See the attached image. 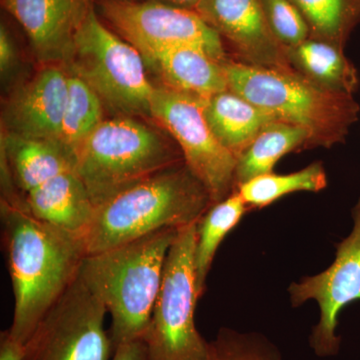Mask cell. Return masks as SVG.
Segmentation results:
<instances>
[{"mask_svg": "<svg viewBox=\"0 0 360 360\" xmlns=\"http://www.w3.org/2000/svg\"><path fill=\"white\" fill-rule=\"evenodd\" d=\"M2 243L14 295L11 335L26 343L77 279L86 257L82 239L0 200Z\"/></svg>", "mask_w": 360, "mask_h": 360, "instance_id": "1", "label": "cell"}, {"mask_svg": "<svg viewBox=\"0 0 360 360\" xmlns=\"http://www.w3.org/2000/svg\"><path fill=\"white\" fill-rule=\"evenodd\" d=\"M212 205L205 184L186 162L179 163L96 206L82 238L85 252L96 255L161 229L191 226Z\"/></svg>", "mask_w": 360, "mask_h": 360, "instance_id": "2", "label": "cell"}, {"mask_svg": "<svg viewBox=\"0 0 360 360\" xmlns=\"http://www.w3.org/2000/svg\"><path fill=\"white\" fill-rule=\"evenodd\" d=\"M179 231L161 229L84 257L79 276L111 315L113 352L123 343L143 340L162 283L168 251Z\"/></svg>", "mask_w": 360, "mask_h": 360, "instance_id": "3", "label": "cell"}, {"mask_svg": "<svg viewBox=\"0 0 360 360\" xmlns=\"http://www.w3.org/2000/svg\"><path fill=\"white\" fill-rule=\"evenodd\" d=\"M224 66L231 91L276 122L307 130L311 148L345 143L359 120L360 105L352 94L322 89L295 70L259 68L231 59Z\"/></svg>", "mask_w": 360, "mask_h": 360, "instance_id": "4", "label": "cell"}, {"mask_svg": "<svg viewBox=\"0 0 360 360\" xmlns=\"http://www.w3.org/2000/svg\"><path fill=\"white\" fill-rule=\"evenodd\" d=\"M184 162L172 136L131 116L104 120L77 151L75 172L94 205L161 170Z\"/></svg>", "mask_w": 360, "mask_h": 360, "instance_id": "5", "label": "cell"}, {"mask_svg": "<svg viewBox=\"0 0 360 360\" xmlns=\"http://www.w3.org/2000/svg\"><path fill=\"white\" fill-rule=\"evenodd\" d=\"M63 65L86 82L116 116L150 117L155 85L149 82L141 52L101 22L94 7Z\"/></svg>", "mask_w": 360, "mask_h": 360, "instance_id": "6", "label": "cell"}, {"mask_svg": "<svg viewBox=\"0 0 360 360\" xmlns=\"http://www.w3.org/2000/svg\"><path fill=\"white\" fill-rule=\"evenodd\" d=\"M196 224L180 229L168 251L165 274L143 341L149 360H206L210 341L198 330L194 312Z\"/></svg>", "mask_w": 360, "mask_h": 360, "instance_id": "7", "label": "cell"}, {"mask_svg": "<svg viewBox=\"0 0 360 360\" xmlns=\"http://www.w3.org/2000/svg\"><path fill=\"white\" fill-rule=\"evenodd\" d=\"M205 98L158 85L150 103V117L179 146L184 162L205 184L213 205L234 191L238 158L217 141L206 122Z\"/></svg>", "mask_w": 360, "mask_h": 360, "instance_id": "8", "label": "cell"}, {"mask_svg": "<svg viewBox=\"0 0 360 360\" xmlns=\"http://www.w3.org/2000/svg\"><path fill=\"white\" fill-rule=\"evenodd\" d=\"M103 302L78 276L26 341L23 360H110Z\"/></svg>", "mask_w": 360, "mask_h": 360, "instance_id": "9", "label": "cell"}, {"mask_svg": "<svg viewBox=\"0 0 360 360\" xmlns=\"http://www.w3.org/2000/svg\"><path fill=\"white\" fill-rule=\"evenodd\" d=\"M99 6L111 28L143 58L168 47L191 44L220 63L229 60L219 33L194 11L153 0H101Z\"/></svg>", "mask_w": 360, "mask_h": 360, "instance_id": "10", "label": "cell"}, {"mask_svg": "<svg viewBox=\"0 0 360 360\" xmlns=\"http://www.w3.org/2000/svg\"><path fill=\"white\" fill-rule=\"evenodd\" d=\"M354 227L336 245L335 262L321 274L305 276L288 288L291 305L300 307L314 300L321 310L319 323L312 328L309 347L321 359L340 354L341 338L338 315L350 303L360 300V198L352 210Z\"/></svg>", "mask_w": 360, "mask_h": 360, "instance_id": "11", "label": "cell"}, {"mask_svg": "<svg viewBox=\"0 0 360 360\" xmlns=\"http://www.w3.org/2000/svg\"><path fill=\"white\" fill-rule=\"evenodd\" d=\"M194 11L231 42L240 63L293 70L288 51L270 30L262 0H201Z\"/></svg>", "mask_w": 360, "mask_h": 360, "instance_id": "12", "label": "cell"}, {"mask_svg": "<svg viewBox=\"0 0 360 360\" xmlns=\"http://www.w3.org/2000/svg\"><path fill=\"white\" fill-rule=\"evenodd\" d=\"M70 75L63 65H44L15 87L2 110V132L30 139H58L68 103Z\"/></svg>", "mask_w": 360, "mask_h": 360, "instance_id": "13", "label": "cell"}, {"mask_svg": "<svg viewBox=\"0 0 360 360\" xmlns=\"http://www.w3.org/2000/svg\"><path fill=\"white\" fill-rule=\"evenodd\" d=\"M2 6L22 26L42 65H65L94 7L92 0H2Z\"/></svg>", "mask_w": 360, "mask_h": 360, "instance_id": "14", "label": "cell"}, {"mask_svg": "<svg viewBox=\"0 0 360 360\" xmlns=\"http://www.w3.org/2000/svg\"><path fill=\"white\" fill-rule=\"evenodd\" d=\"M143 59L146 68L160 77L161 85L169 89L201 98L229 89L224 63L198 45L168 47Z\"/></svg>", "mask_w": 360, "mask_h": 360, "instance_id": "15", "label": "cell"}, {"mask_svg": "<svg viewBox=\"0 0 360 360\" xmlns=\"http://www.w3.org/2000/svg\"><path fill=\"white\" fill-rule=\"evenodd\" d=\"M1 160L23 195L59 174L75 172L77 155L58 139L1 134Z\"/></svg>", "mask_w": 360, "mask_h": 360, "instance_id": "16", "label": "cell"}, {"mask_svg": "<svg viewBox=\"0 0 360 360\" xmlns=\"http://www.w3.org/2000/svg\"><path fill=\"white\" fill-rule=\"evenodd\" d=\"M33 217L82 238L94 219L96 205L75 172L53 177L25 195Z\"/></svg>", "mask_w": 360, "mask_h": 360, "instance_id": "17", "label": "cell"}, {"mask_svg": "<svg viewBox=\"0 0 360 360\" xmlns=\"http://www.w3.org/2000/svg\"><path fill=\"white\" fill-rule=\"evenodd\" d=\"M203 112L215 139L236 158L274 120L231 89L205 98Z\"/></svg>", "mask_w": 360, "mask_h": 360, "instance_id": "18", "label": "cell"}, {"mask_svg": "<svg viewBox=\"0 0 360 360\" xmlns=\"http://www.w3.org/2000/svg\"><path fill=\"white\" fill-rule=\"evenodd\" d=\"M288 56L296 72L322 89L352 96L359 90V71L335 44L309 37L288 49Z\"/></svg>", "mask_w": 360, "mask_h": 360, "instance_id": "19", "label": "cell"}, {"mask_svg": "<svg viewBox=\"0 0 360 360\" xmlns=\"http://www.w3.org/2000/svg\"><path fill=\"white\" fill-rule=\"evenodd\" d=\"M307 148H311L307 130L276 120L269 122L238 158L234 187L236 189L248 180L271 174L284 155Z\"/></svg>", "mask_w": 360, "mask_h": 360, "instance_id": "20", "label": "cell"}, {"mask_svg": "<svg viewBox=\"0 0 360 360\" xmlns=\"http://www.w3.org/2000/svg\"><path fill=\"white\" fill-rule=\"evenodd\" d=\"M248 212L240 193L234 191L229 198L210 206L196 224L194 269L200 298L205 295L206 279L219 245Z\"/></svg>", "mask_w": 360, "mask_h": 360, "instance_id": "21", "label": "cell"}, {"mask_svg": "<svg viewBox=\"0 0 360 360\" xmlns=\"http://www.w3.org/2000/svg\"><path fill=\"white\" fill-rule=\"evenodd\" d=\"M328 184L326 168L316 161L291 174L271 172L260 175L241 184L236 191L240 193L248 210H262L288 194L302 191L319 193L326 188Z\"/></svg>", "mask_w": 360, "mask_h": 360, "instance_id": "22", "label": "cell"}, {"mask_svg": "<svg viewBox=\"0 0 360 360\" xmlns=\"http://www.w3.org/2000/svg\"><path fill=\"white\" fill-rule=\"evenodd\" d=\"M309 25L310 37L345 49L360 20V0H291Z\"/></svg>", "mask_w": 360, "mask_h": 360, "instance_id": "23", "label": "cell"}, {"mask_svg": "<svg viewBox=\"0 0 360 360\" xmlns=\"http://www.w3.org/2000/svg\"><path fill=\"white\" fill-rule=\"evenodd\" d=\"M68 75V103L59 139L77 155L78 148L103 122L105 108L101 97L86 82L70 71Z\"/></svg>", "mask_w": 360, "mask_h": 360, "instance_id": "24", "label": "cell"}, {"mask_svg": "<svg viewBox=\"0 0 360 360\" xmlns=\"http://www.w3.org/2000/svg\"><path fill=\"white\" fill-rule=\"evenodd\" d=\"M206 360H283L278 347L257 331L221 328L210 341Z\"/></svg>", "mask_w": 360, "mask_h": 360, "instance_id": "25", "label": "cell"}, {"mask_svg": "<svg viewBox=\"0 0 360 360\" xmlns=\"http://www.w3.org/2000/svg\"><path fill=\"white\" fill-rule=\"evenodd\" d=\"M272 34L284 49H292L310 37L309 25L291 0H262Z\"/></svg>", "mask_w": 360, "mask_h": 360, "instance_id": "26", "label": "cell"}, {"mask_svg": "<svg viewBox=\"0 0 360 360\" xmlns=\"http://www.w3.org/2000/svg\"><path fill=\"white\" fill-rule=\"evenodd\" d=\"M20 65V58H18V49L11 34L1 25L0 27V73L1 80L4 84L11 82L16 68Z\"/></svg>", "mask_w": 360, "mask_h": 360, "instance_id": "27", "label": "cell"}, {"mask_svg": "<svg viewBox=\"0 0 360 360\" xmlns=\"http://www.w3.org/2000/svg\"><path fill=\"white\" fill-rule=\"evenodd\" d=\"M26 352L25 343L15 340L9 329L0 333V360H23Z\"/></svg>", "mask_w": 360, "mask_h": 360, "instance_id": "28", "label": "cell"}, {"mask_svg": "<svg viewBox=\"0 0 360 360\" xmlns=\"http://www.w3.org/2000/svg\"><path fill=\"white\" fill-rule=\"evenodd\" d=\"M111 360H149L148 347L142 340L123 343L115 348Z\"/></svg>", "mask_w": 360, "mask_h": 360, "instance_id": "29", "label": "cell"}, {"mask_svg": "<svg viewBox=\"0 0 360 360\" xmlns=\"http://www.w3.org/2000/svg\"><path fill=\"white\" fill-rule=\"evenodd\" d=\"M153 1H158L161 2V4H168V6L194 11L201 0H153Z\"/></svg>", "mask_w": 360, "mask_h": 360, "instance_id": "30", "label": "cell"}]
</instances>
